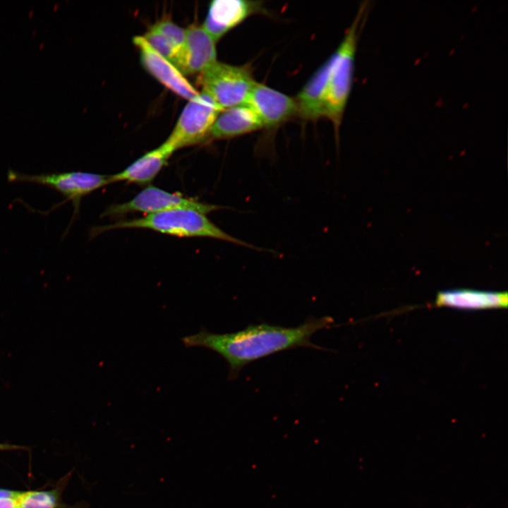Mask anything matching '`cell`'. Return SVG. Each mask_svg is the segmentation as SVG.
<instances>
[{"mask_svg": "<svg viewBox=\"0 0 508 508\" xmlns=\"http://www.w3.org/2000/svg\"><path fill=\"white\" fill-rule=\"evenodd\" d=\"M333 318L309 317L296 327L260 323L231 333L218 334L205 328L181 338L186 347H203L222 356L229 365V380L236 379L248 364L281 351L298 347L322 349L311 341L317 332L332 327Z\"/></svg>", "mask_w": 508, "mask_h": 508, "instance_id": "obj_1", "label": "cell"}, {"mask_svg": "<svg viewBox=\"0 0 508 508\" xmlns=\"http://www.w3.org/2000/svg\"><path fill=\"white\" fill-rule=\"evenodd\" d=\"M119 229H146L177 237H205L227 241L258 251L272 252L238 239L215 225L205 214L189 208H178L162 212L149 214L130 220L95 226L91 237L104 231Z\"/></svg>", "mask_w": 508, "mask_h": 508, "instance_id": "obj_2", "label": "cell"}, {"mask_svg": "<svg viewBox=\"0 0 508 508\" xmlns=\"http://www.w3.org/2000/svg\"><path fill=\"white\" fill-rule=\"evenodd\" d=\"M368 2L361 5L351 25L332 56L324 117L329 120L338 134L353 79L355 56L359 34L365 23Z\"/></svg>", "mask_w": 508, "mask_h": 508, "instance_id": "obj_3", "label": "cell"}, {"mask_svg": "<svg viewBox=\"0 0 508 508\" xmlns=\"http://www.w3.org/2000/svg\"><path fill=\"white\" fill-rule=\"evenodd\" d=\"M198 83L223 110L246 102L256 81L248 65L214 62L200 73Z\"/></svg>", "mask_w": 508, "mask_h": 508, "instance_id": "obj_4", "label": "cell"}, {"mask_svg": "<svg viewBox=\"0 0 508 508\" xmlns=\"http://www.w3.org/2000/svg\"><path fill=\"white\" fill-rule=\"evenodd\" d=\"M7 179L9 182L35 183L56 190L66 198L63 203L72 202L73 214L71 221L78 216L83 197L111 183L109 175L83 171L27 174L9 169Z\"/></svg>", "mask_w": 508, "mask_h": 508, "instance_id": "obj_5", "label": "cell"}, {"mask_svg": "<svg viewBox=\"0 0 508 508\" xmlns=\"http://www.w3.org/2000/svg\"><path fill=\"white\" fill-rule=\"evenodd\" d=\"M222 111L207 93L198 92L188 100L164 143L175 151L202 142L208 138L211 127Z\"/></svg>", "mask_w": 508, "mask_h": 508, "instance_id": "obj_6", "label": "cell"}, {"mask_svg": "<svg viewBox=\"0 0 508 508\" xmlns=\"http://www.w3.org/2000/svg\"><path fill=\"white\" fill-rule=\"evenodd\" d=\"M178 208L193 209L207 214L220 210L222 207L202 202L180 193H170L154 186H149L129 201L110 205L102 216L118 217L132 212L149 214Z\"/></svg>", "mask_w": 508, "mask_h": 508, "instance_id": "obj_7", "label": "cell"}, {"mask_svg": "<svg viewBox=\"0 0 508 508\" xmlns=\"http://www.w3.org/2000/svg\"><path fill=\"white\" fill-rule=\"evenodd\" d=\"M246 103L256 113L263 128H278L298 114L295 97L258 82Z\"/></svg>", "mask_w": 508, "mask_h": 508, "instance_id": "obj_8", "label": "cell"}, {"mask_svg": "<svg viewBox=\"0 0 508 508\" xmlns=\"http://www.w3.org/2000/svg\"><path fill=\"white\" fill-rule=\"evenodd\" d=\"M262 11V2L259 1L214 0L210 4L202 27L217 42L248 17Z\"/></svg>", "mask_w": 508, "mask_h": 508, "instance_id": "obj_9", "label": "cell"}, {"mask_svg": "<svg viewBox=\"0 0 508 508\" xmlns=\"http://www.w3.org/2000/svg\"><path fill=\"white\" fill-rule=\"evenodd\" d=\"M215 43L202 25H191L173 64L183 75L201 73L217 61Z\"/></svg>", "mask_w": 508, "mask_h": 508, "instance_id": "obj_10", "label": "cell"}, {"mask_svg": "<svg viewBox=\"0 0 508 508\" xmlns=\"http://www.w3.org/2000/svg\"><path fill=\"white\" fill-rule=\"evenodd\" d=\"M133 42L139 50L143 67L162 85L188 100L198 94L177 68L156 52L143 36L134 37Z\"/></svg>", "mask_w": 508, "mask_h": 508, "instance_id": "obj_11", "label": "cell"}, {"mask_svg": "<svg viewBox=\"0 0 508 508\" xmlns=\"http://www.w3.org/2000/svg\"><path fill=\"white\" fill-rule=\"evenodd\" d=\"M332 60L331 56L315 71L295 97L298 109L297 116L304 121H316L324 117Z\"/></svg>", "mask_w": 508, "mask_h": 508, "instance_id": "obj_12", "label": "cell"}, {"mask_svg": "<svg viewBox=\"0 0 508 508\" xmlns=\"http://www.w3.org/2000/svg\"><path fill=\"white\" fill-rule=\"evenodd\" d=\"M262 128L256 113L244 103L222 111L212 126L208 138L214 140L233 138Z\"/></svg>", "mask_w": 508, "mask_h": 508, "instance_id": "obj_13", "label": "cell"}, {"mask_svg": "<svg viewBox=\"0 0 508 508\" xmlns=\"http://www.w3.org/2000/svg\"><path fill=\"white\" fill-rule=\"evenodd\" d=\"M174 150L165 143L137 159L120 172L109 175L111 183L118 181L147 185L162 170Z\"/></svg>", "mask_w": 508, "mask_h": 508, "instance_id": "obj_14", "label": "cell"}, {"mask_svg": "<svg viewBox=\"0 0 508 508\" xmlns=\"http://www.w3.org/2000/svg\"><path fill=\"white\" fill-rule=\"evenodd\" d=\"M506 291H485L472 289H452L439 291L434 304L461 309H485L507 307Z\"/></svg>", "mask_w": 508, "mask_h": 508, "instance_id": "obj_15", "label": "cell"}, {"mask_svg": "<svg viewBox=\"0 0 508 508\" xmlns=\"http://www.w3.org/2000/svg\"><path fill=\"white\" fill-rule=\"evenodd\" d=\"M143 37L156 52L173 64L179 50L162 33L152 26Z\"/></svg>", "mask_w": 508, "mask_h": 508, "instance_id": "obj_16", "label": "cell"}, {"mask_svg": "<svg viewBox=\"0 0 508 508\" xmlns=\"http://www.w3.org/2000/svg\"><path fill=\"white\" fill-rule=\"evenodd\" d=\"M56 497L46 491L20 492L18 496V508H55Z\"/></svg>", "mask_w": 508, "mask_h": 508, "instance_id": "obj_17", "label": "cell"}, {"mask_svg": "<svg viewBox=\"0 0 508 508\" xmlns=\"http://www.w3.org/2000/svg\"><path fill=\"white\" fill-rule=\"evenodd\" d=\"M152 26L162 33L179 52L185 42L186 30L169 20H162Z\"/></svg>", "mask_w": 508, "mask_h": 508, "instance_id": "obj_18", "label": "cell"}, {"mask_svg": "<svg viewBox=\"0 0 508 508\" xmlns=\"http://www.w3.org/2000/svg\"><path fill=\"white\" fill-rule=\"evenodd\" d=\"M20 493L14 497H0V508H18V496Z\"/></svg>", "mask_w": 508, "mask_h": 508, "instance_id": "obj_19", "label": "cell"}, {"mask_svg": "<svg viewBox=\"0 0 508 508\" xmlns=\"http://www.w3.org/2000/svg\"><path fill=\"white\" fill-rule=\"evenodd\" d=\"M18 447L15 445H8L5 444H0V450H7V449H18Z\"/></svg>", "mask_w": 508, "mask_h": 508, "instance_id": "obj_20", "label": "cell"}]
</instances>
